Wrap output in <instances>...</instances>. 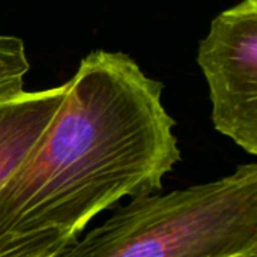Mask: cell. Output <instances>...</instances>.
Instances as JSON below:
<instances>
[{
    "label": "cell",
    "mask_w": 257,
    "mask_h": 257,
    "mask_svg": "<svg viewBox=\"0 0 257 257\" xmlns=\"http://www.w3.org/2000/svg\"><path fill=\"white\" fill-rule=\"evenodd\" d=\"M163 84L123 53L95 50L23 164L0 187V238L75 239L123 197L158 193L181 160Z\"/></svg>",
    "instance_id": "obj_1"
},
{
    "label": "cell",
    "mask_w": 257,
    "mask_h": 257,
    "mask_svg": "<svg viewBox=\"0 0 257 257\" xmlns=\"http://www.w3.org/2000/svg\"><path fill=\"white\" fill-rule=\"evenodd\" d=\"M257 166L212 182L152 193L51 257H256Z\"/></svg>",
    "instance_id": "obj_2"
},
{
    "label": "cell",
    "mask_w": 257,
    "mask_h": 257,
    "mask_svg": "<svg viewBox=\"0 0 257 257\" xmlns=\"http://www.w3.org/2000/svg\"><path fill=\"white\" fill-rule=\"evenodd\" d=\"M212 122L250 155L257 154V0L221 12L199 44Z\"/></svg>",
    "instance_id": "obj_3"
},
{
    "label": "cell",
    "mask_w": 257,
    "mask_h": 257,
    "mask_svg": "<svg viewBox=\"0 0 257 257\" xmlns=\"http://www.w3.org/2000/svg\"><path fill=\"white\" fill-rule=\"evenodd\" d=\"M66 83L0 101V187L32 152L57 111Z\"/></svg>",
    "instance_id": "obj_4"
},
{
    "label": "cell",
    "mask_w": 257,
    "mask_h": 257,
    "mask_svg": "<svg viewBox=\"0 0 257 257\" xmlns=\"http://www.w3.org/2000/svg\"><path fill=\"white\" fill-rule=\"evenodd\" d=\"M29 68L24 42L17 36L0 35V101L24 92L23 81Z\"/></svg>",
    "instance_id": "obj_5"
},
{
    "label": "cell",
    "mask_w": 257,
    "mask_h": 257,
    "mask_svg": "<svg viewBox=\"0 0 257 257\" xmlns=\"http://www.w3.org/2000/svg\"><path fill=\"white\" fill-rule=\"evenodd\" d=\"M71 241L74 239L59 230L0 238V257H51Z\"/></svg>",
    "instance_id": "obj_6"
}]
</instances>
